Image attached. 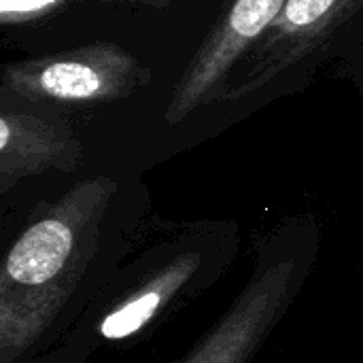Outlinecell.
<instances>
[{"label": "cell", "instance_id": "cell-1", "mask_svg": "<svg viewBox=\"0 0 363 363\" xmlns=\"http://www.w3.org/2000/svg\"><path fill=\"white\" fill-rule=\"evenodd\" d=\"M119 183L96 177L34 211L0 274V363L51 345L111 281L138 219H119ZM87 315V313H85Z\"/></svg>", "mask_w": 363, "mask_h": 363}, {"label": "cell", "instance_id": "cell-2", "mask_svg": "<svg viewBox=\"0 0 363 363\" xmlns=\"http://www.w3.org/2000/svg\"><path fill=\"white\" fill-rule=\"evenodd\" d=\"M149 79L151 70L123 47L91 43L9 64L2 87L28 102L89 106L128 98Z\"/></svg>", "mask_w": 363, "mask_h": 363}, {"label": "cell", "instance_id": "cell-3", "mask_svg": "<svg viewBox=\"0 0 363 363\" xmlns=\"http://www.w3.org/2000/svg\"><path fill=\"white\" fill-rule=\"evenodd\" d=\"M306 274L298 253H268L225 315L177 363H249L289 311Z\"/></svg>", "mask_w": 363, "mask_h": 363}, {"label": "cell", "instance_id": "cell-4", "mask_svg": "<svg viewBox=\"0 0 363 363\" xmlns=\"http://www.w3.org/2000/svg\"><path fill=\"white\" fill-rule=\"evenodd\" d=\"M363 0H287L264 38L236 64L215 100H240L321 49Z\"/></svg>", "mask_w": 363, "mask_h": 363}, {"label": "cell", "instance_id": "cell-5", "mask_svg": "<svg viewBox=\"0 0 363 363\" xmlns=\"http://www.w3.org/2000/svg\"><path fill=\"white\" fill-rule=\"evenodd\" d=\"M287 0H232L185 66L168 102L166 119L179 123L198 106L215 102L236 64L264 38Z\"/></svg>", "mask_w": 363, "mask_h": 363}, {"label": "cell", "instance_id": "cell-6", "mask_svg": "<svg viewBox=\"0 0 363 363\" xmlns=\"http://www.w3.org/2000/svg\"><path fill=\"white\" fill-rule=\"evenodd\" d=\"M211 259L213 253H208L204 245H191L172 253L170 259L157 266L149 279L140 281L134 291L125 294L106 311L96 325V334L106 342H117L143 332L189 287L198 283L202 285L204 268Z\"/></svg>", "mask_w": 363, "mask_h": 363}, {"label": "cell", "instance_id": "cell-7", "mask_svg": "<svg viewBox=\"0 0 363 363\" xmlns=\"http://www.w3.org/2000/svg\"><path fill=\"white\" fill-rule=\"evenodd\" d=\"M81 145L72 130L28 113L0 115V181L6 191L15 181L45 170H72Z\"/></svg>", "mask_w": 363, "mask_h": 363}, {"label": "cell", "instance_id": "cell-8", "mask_svg": "<svg viewBox=\"0 0 363 363\" xmlns=\"http://www.w3.org/2000/svg\"><path fill=\"white\" fill-rule=\"evenodd\" d=\"M68 0H0L2 23H26L38 17L53 15Z\"/></svg>", "mask_w": 363, "mask_h": 363}, {"label": "cell", "instance_id": "cell-9", "mask_svg": "<svg viewBox=\"0 0 363 363\" xmlns=\"http://www.w3.org/2000/svg\"><path fill=\"white\" fill-rule=\"evenodd\" d=\"M117 2H138V4H147V6H166L170 0H117Z\"/></svg>", "mask_w": 363, "mask_h": 363}]
</instances>
